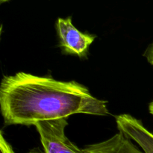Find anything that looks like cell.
<instances>
[{
  "mask_svg": "<svg viewBox=\"0 0 153 153\" xmlns=\"http://www.w3.org/2000/svg\"><path fill=\"white\" fill-rule=\"evenodd\" d=\"M83 150L85 153H144L120 131L104 141L88 145Z\"/></svg>",
  "mask_w": 153,
  "mask_h": 153,
  "instance_id": "5",
  "label": "cell"
},
{
  "mask_svg": "<svg viewBox=\"0 0 153 153\" xmlns=\"http://www.w3.org/2000/svg\"><path fill=\"white\" fill-rule=\"evenodd\" d=\"M10 0H0V2L2 4V3H5V2H7V1H9Z\"/></svg>",
  "mask_w": 153,
  "mask_h": 153,
  "instance_id": "9",
  "label": "cell"
},
{
  "mask_svg": "<svg viewBox=\"0 0 153 153\" xmlns=\"http://www.w3.org/2000/svg\"><path fill=\"white\" fill-rule=\"evenodd\" d=\"M0 107L6 125L34 126L77 114H109L107 102L94 97L77 82H62L24 72L3 78Z\"/></svg>",
  "mask_w": 153,
  "mask_h": 153,
  "instance_id": "1",
  "label": "cell"
},
{
  "mask_svg": "<svg viewBox=\"0 0 153 153\" xmlns=\"http://www.w3.org/2000/svg\"><path fill=\"white\" fill-rule=\"evenodd\" d=\"M117 128L128 138L135 141L144 153H153V134L146 129L142 122L129 114L116 117Z\"/></svg>",
  "mask_w": 153,
  "mask_h": 153,
  "instance_id": "4",
  "label": "cell"
},
{
  "mask_svg": "<svg viewBox=\"0 0 153 153\" xmlns=\"http://www.w3.org/2000/svg\"><path fill=\"white\" fill-rule=\"evenodd\" d=\"M27 153H44V152H42L39 148H34V149H32Z\"/></svg>",
  "mask_w": 153,
  "mask_h": 153,
  "instance_id": "7",
  "label": "cell"
},
{
  "mask_svg": "<svg viewBox=\"0 0 153 153\" xmlns=\"http://www.w3.org/2000/svg\"><path fill=\"white\" fill-rule=\"evenodd\" d=\"M149 113L153 116V101L151 102L149 105Z\"/></svg>",
  "mask_w": 153,
  "mask_h": 153,
  "instance_id": "8",
  "label": "cell"
},
{
  "mask_svg": "<svg viewBox=\"0 0 153 153\" xmlns=\"http://www.w3.org/2000/svg\"><path fill=\"white\" fill-rule=\"evenodd\" d=\"M60 39L59 46L66 54L84 58L97 36L84 34L73 25L70 16L58 18L55 23Z\"/></svg>",
  "mask_w": 153,
  "mask_h": 153,
  "instance_id": "3",
  "label": "cell"
},
{
  "mask_svg": "<svg viewBox=\"0 0 153 153\" xmlns=\"http://www.w3.org/2000/svg\"><path fill=\"white\" fill-rule=\"evenodd\" d=\"M0 153H15L13 148L4 137L1 131L0 133Z\"/></svg>",
  "mask_w": 153,
  "mask_h": 153,
  "instance_id": "6",
  "label": "cell"
},
{
  "mask_svg": "<svg viewBox=\"0 0 153 153\" xmlns=\"http://www.w3.org/2000/svg\"><path fill=\"white\" fill-rule=\"evenodd\" d=\"M67 119L42 121L34 126L40 134L44 153H85L70 141L65 134Z\"/></svg>",
  "mask_w": 153,
  "mask_h": 153,
  "instance_id": "2",
  "label": "cell"
}]
</instances>
